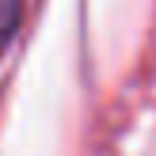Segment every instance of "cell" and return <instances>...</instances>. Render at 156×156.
I'll use <instances>...</instances> for the list:
<instances>
[{
	"label": "cell",
	"instance_id": "obj_1",
	"mask_svg": "<svg viewBox=\"0 0 156 156\" xmlns=\"http://www.w3.org/2000/svg\"><path fill=\"white\" fill-rule=\"evenodd\" d=\"M19 12H23V0H0V38H4L8 30L15 27Z\"/></svg>",
	"mask_w": 156,
	"mask_h": 156
}]
</instances>
